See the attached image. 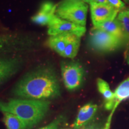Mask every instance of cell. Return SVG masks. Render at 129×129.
Returning <instances> with one entry per match:
<instances>
[{
    "label": "cell",
    "instance_id": "cell-1",
    "mask_svg": "<svg viewBox=\"0 0 129 129\" xmlns=\"http://www.w3.org/2000/svg\"><path fill=\"white\" fill-rule=\"evenodd\" d=\"M13 93L24 99L48 101L60 96V86L55 72L40 68L25 75L16 84Z\"/></svg>",
    "mask_w": 129,
    "mask_h": 129
},
{
    "label": "cell",
    "instance_id": "cell-2",
    "mask_svg": "<svg viewBox=\"0 0 129 129\" xmlns=\"http://www.w3.org/2000/svg\"><path fill=\"white\" fill-rule=\"evenodd\" d=\"M50 105L49 101L11 99L7 102L0 101V112L16 115L25 123L26 129H30L44 118Z\"/></svg>",
    "mask_w": 129,
    "mask_h": 129
},
{
    "label": "cell",
    "instance_id": "cell-3",
    "mask_svg": "<svg viewBox=\"0 0 129 129\" xmlns=\"http://www.w3.org/2000/svg\"><path fill=\"white\" fill-rule=\"evenodd\" d=\"M88 8L83 0H62L57 5L56 15L63 20L85 26Z\"/></svg>",
    "mask_w": 129,
    "mask_h": 129
},
{
    "label": "cell",
    "instance_id": "cell-4",
    "mask_svg": "<svg viewBox=\"0 0 129 129\" xmlns=\"http://www.w3.org/2000/svg\"><path fill=\"white\" fill-rule=\"evenodd\" d=\"M90 47L99 53H109L125 45L124 43L114 35L94 27L88 37Z\"/></svg>",
    "mask_w": 129,
    "mask_h": 129
},
{
    "label": "cell",
    "instance_id": "cell-5",
    "mask_svg": "<svg viewBox=\"0 0 129 129\" xmlns=\"http://www.w3.org/2000/svg\"><path fill=\"white\" fill-rule=\"evenodd\" d=\"M34 45V42L28 37L16 34H0V55L28 50Z\"/></svg>",
    "mask_w": 129,
    "mask_h": 129
},
{
    "label": "cell",
    "instance_id": "cell-6",
    "mask_svg": "<svg viewBox=\"0 0 129 129\" xmlns=\"http://www.w3.org/2000/svg\"><path fill=\"white\" fill-rule=\"evenodd\" d=\"M61 73L64 86L69 91L77 90L83 81L84 71L81 66L76 62L61 63Z\"/></svg>",
    "mask_w": 129,
    "mask_h": 129
},
{
    "label": "cell",
    "instance_id": "cell-7",
    "mask_svg": "<svg viewBox=\"0 0 129 129\" xmlns=\"http://www.w3.org/2000/svg\"><path fill=\"white\" fill-rule=\"evenodd\" d=\"M86 32L85 26L63 20L55 16L48 25V34L50 36L69 34L81 37Z\"/></svg>",
    "mask_w": 129,
    "mask_h": 129
},
{
    "label": "cell",
    "instance_id": "cell-8",
    "mask_svg": "<svg viewBox=\"0 0 129 129\" xmlns=\"http://www.w3.org/2000/svg\"><path fill=\"white\" fill-rule=\"evenodd\" d=\"M90 13L94 27L116 19L120 11L110 4H90Z\"/></svg>",
    "mask_w": 129,
    "mask_h": 129
},
{
    "label": "cell",
    "instance_id": "cell-9",
    "mask_svg": "<svg viewBox=\"0 0 129 129\" xmlns=\"http://www.w3.org/2000/svg\"><path fill=\"white\" fill-rule=\"evenodd\" d=\"M22 63V60L19 57L0 58V85L13 76Z\"/></svg>",
    "mask_w": 129,
    "mask_h": 129
},
{
    "label": "cell",
    "instance_id": "cell-10",
    "mask_svg": "<svg viewBox=\"0 0 129 129\" xmlns=\"http://www.w3.org/2000/svg\"><path fill=\"white\" fill-rule=\"evenodd\" d=\"M57 5L51 1H46L42 3L39 10L33 16L31 20L33 23L41 26L47 25L56 16Z\"/></svg>",
    "mask_w": 129,
    "mask_h": 129
},
{
    "label": "cell",
    "instance_id": "cell-11",
    "mask_svg": "<svg viewBox=\"0 0 129 129\" xmlns=\"http://www.w3.org/2000/svg\"><path fill=\"white\" fill-rule=\"evenodd\" d=\"M97 110L98 106L96 104L90 103L84 105L79 110L72 127L75 129L80 128L93 118Z\"/></svg>",
    "mask_w": 129,
    "mask_h": 129
},
{
    "label": "cell",
    "instance_id": "cell-12",
    "mask_svg": "<svg viewBox=\"0 0 129 129\" xmlns=\"http://www.w3.org/2000/svg\"><path fill=\"white\" fill-rule=\"evenodd\" d=\"M95 28L104 30V31L114 35V36L123 41L125 45L123 30H122L120 23L117 20V17L114 20H110L104 22L101 25L95 26Z\"/></svg>",
    "mask_w": 129,
    "mask_h": 129
},
{
    "label": "cell",
    "instance_id": "cell-13",
    "mask_svg": "<svg viewBox=\"0 0 129 129\" xmlns=\"http://www.w3.org/2000/svg\"><path fill=\"white\" fill-rule=\"evenodd\" d=\"M129 97V77L122 82L114 92V99L111 104L110 110L114 112L115 109L123 100Z\"/></svg>",
    "mask_w": 129,
    "mask_h": 129
},
{
    "label": "cell",
    "instance_id": "cell-14",
    "mask_svg": "<svg viewBox=\"0 0 129 129\" xmlns=\"http://www.w3.org/2000/svg\"><path fill=\"white\" fill-rule=\"evenodd\" d=\"M69 35V34H64L50 36L47 42L48 46L58 54L62 56L68 41Z\"/></svg>",
    "mask_w": 129,
    "mask_h": 129
},
{
    "label": "cell",
    "instance_id": "cell-15",
    "mask_svg": "<svg viewBox=\"0 0 129 129\" xmlns=\"http://www.w3.org/2000/svg\"><path fill=\"white\" fill-rule=\"evenodd\" d=\"M81 43V38L77 35L69 34L67 46L62 57L74 59L78 54Z\"/></svg>",
    "mask_w": 129,
    "mask_h": 129
},
{
    "label": "cell",
    "instance_id": "cell-16",
    "mask_svg": "<svg viewBox=\"0 0 129 129\" xmlns=\"http://www.w3.org/2000/svg\"><path fill=\"white\" fill-rule=\"evenodd\" d=\"M97 86L99 93L105 99V108L107 110H110V106L114 99V93L111 91L108 83L102 78L97 80Z\"/></svg>",
    "mask_w": 129,
    "mask_h": 129
},
{
    "label": "cell",
    "instance_id": "cell-17",
    "mask_svg": "<svg viewBox=\"0 0 129 129\" xmlns=\"http://www.w3.org/2000/svg\"><path fill=\"white\" fill-rule=\"evenodd\" d=\"M3 121L7 129H26L25 123L13 114L3 113Z\"/></svg>",
    "mask_w": 129,
    "mask_h": 129
},
{
    "label": "cell",
    "instance_id": "cell-18",
    "mask_svg": "<svg viewBox=\"0 0 129 129\" xmlns=\"http://www.w3.org/2000/svg\"><path fill=\"white\" fill-rule=\"evenodd\" d=\"M124 32L125 45L129 48V14L125 9L121 11L117 17Z\"/></svg>",
    "mask_w": 129,
    "mask_h": 129
},
{
    "label": "cell",
    "instance_id": "cell-19",
    "mask_svg": "<svg viewBox=\"0 0 129 129\" xmlns=\"http://www.w3.org/2000/svg\"><path fill=\"white\" fill-rule=\"evenodd\" d=\"M64 117L62 115H60L54 119L52 122L48 124V125L42 127V128L40 129H58L59 127V125H60V124L62 123Z\"/></svg>",
    "mask_w": 129,
    "mask_h": 129
},
{
    "label": "cell",
    "instance_id": "cell-20",
    "mask_svg": "<svg viewBox=\"0 0 129 129\" xmlns=\"http://www.w3.org/2000/svg\"><path fill=\"white\" fill-rule=\"evenodd\" d=\"M107 1L111 6L120 12L125 9V3L122 2L121 0H107Z\"/></svg>",
    "mask_w": 129,
    "mask_h": 129
},
{
    "label": "cell",
    "instance_id": "cell-21",
    "mask_svg": "<svg viewBox=\"0 0 129 129\" xmlns=\"http://www.w3.org/2000/svg\"><path fill=\"white\" fill-rule=\"evenodd\" d=\"M85 3L88 4H109L107 0H83Z\"/></svg>",
    "mask_w": 129,
    "mask_h": 129
},
{
    "label": "cell",
    "instance_id": "cell-22",
    "mask_svg": "<svg viewBox=\"0 0 129 129\" xmlns=\"http://www.w3.org/2000/svg\"><path fill=\"white\" fill-rule=\"evenodd\" d=\"M113 114H114V112H112L111 113L110 115H109L108 119L107 122H106V124H105V126L104 129H110V125H111V118H112Z\"/></svg>",
    "mask_w": 129,
    "mask_h": 129
},
{
    "label": "cell",
    "instance_id": "cell-23",
    "mask_svg": "<svg viewBox=\"0 0 129 129\" xmlns=\"http://www.w3.org/2000/svg\"><path fill=\"white\" fill-rule=\"evenodd\" d=\"M126 60H127V64H128V65H129V54H128V55H127V59H126Z\"/></svg>",
    "mask_w": 129,
    "mask_h": 129
},
{
    "label": "cell",
    "instance_id": "cell-24",
    "mask_svg": "<svg viewBox=\"0 0 129 129\" xmlns=\"http://www.w3.org/2000/svg\"><path fill=\"white\" fill-rule=\"evenodd\" d=\"M124 1L127 4H129V0H124Z\"/></svg>",
    "mask_w": 129,
    "mask_h": 129
},
{
    "label": "cell",
    "instance_id": "cell-25",
    "mask_svg": "<svg viewBox=\"0 0 129 129\" xmlns=\"http://www.w3.org/2000/svg\"><path fill=\"white\" fill-rule=\"evenodd\" d=\"M80 129H94V128H91V127H88V128H80Z\"/></svg>",
    "mask_w": 129,
    "mask_h": 129
},
{
    "label": "cell",
    "instance_id": "cell-26",
    "mask_svg": "<svg viewBox=\"0 0 129 129\" xmlns=\"http://www.w3.org/2000/svg\"><path fill=\"white\" fill-rule=\"evenodd\" d=\"M125 10H127V12H128V14H129V7L127 8V9H125Z\"/></svg>",
    "mask_w": 129,
    "mask_h": 129
},
{
    "label": "cell",
    "instance_id": "cell-27",
    "mask_svg": "<svg viewBox=\"0 0 129 129\" xmlns=\"http://www.w3.org/2000/svg\"><path fill=\"white\" fill-rule=\"evenodd\" d=\"M128 99H129V97H128Z\"/></svg>",
    "mask_w": 129,
    "mask_h": 129
}]
</instances>
